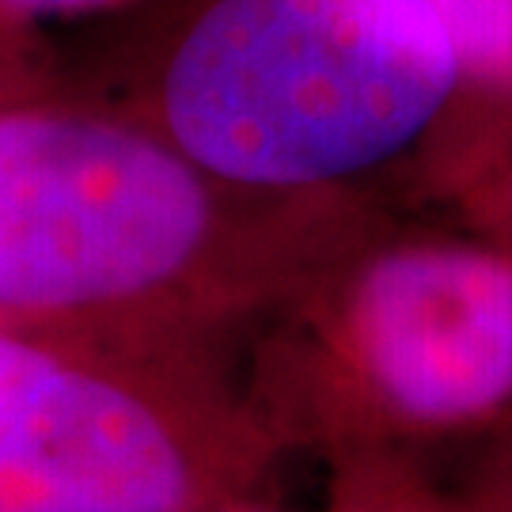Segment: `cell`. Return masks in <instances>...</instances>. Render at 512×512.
<instances>
[{
    "mask_svg": "<svg viewBox=\"0 0 512 512\" xmlns=\"http://www.w3.org/2000/svg\"><path fill=\"white\" fill-rule=\"evenodd\" d=\"M463 92L429 0H198L152 76V126L258 194L410 179Z\"/></svg>",
    "mask_w": 512,
    "mask_h": 512,
    "instance_id": "obj_1",
    "label": "cell"
},
{
    "mask_svg": "<svg viewBox=\"0 0 512 512\" xmlns=\"http://www.w3.org/2000/svg\"><path fill=\"white\" fill-rule=\"evenodd\" d=\"M232 186L156 126L92 114H0V308L239 304L293 293L380 205L308 198L243 220Z\"/></svg>",
    "mask_w": 512,
    "mask_h": 512,
    "instance_id": "obj_2",
    "label": "cell"
},
{
    "mask_svg": "<svg viewBox=\"0 0 512 512\" xmlns=\"http://www.w3.org/2000/svg\"><path fill=\"white\" fill-rule=\"evenodd\" d=\"M311 414L353 467L429 459L512 414V255L387 209L293 289Z\"/></svg>",
    "mask_w": 512,
    "mask_h": 512,
    "instance_id": "obj_3",
    "label": "cell"
},
{
    "mask_svg": "<svg viewBox=\"0 0 512 512\" xmlns=\"http://www.w3.org/2000/svg\"><path fill=\"white\" fill-rule=\"evenodd\" d=\"M209 463L167 410L0 338V512H190Z\"/></svg>",
    "mask_w": 512,
    "mask_h": 512,
    "instance_id": "obj_4",
    "label": "cell"
},
{
    "mask_svg": "<svg viewBox=\"0 0 512 512\" xmlns=\"http://www.w3.org/2000/svg\"><path fill=\"white\" fill-rule=\"evenodd\" d=\"M346 512H463L456 490L433 478L429 459L353 467Z\"/></svg>",
    "mask_w": 512,
    "mask_h": 512,
    "instance_id": "obj_5",
    "label": "cell"
},
{
    "mask_svg": "<svg viewBox=\"0 0 512 512\" xmlns=\"http://www.w3.org/2000/svg\"><path fill=\"white\" fill-rule=\"evenodd\" d=\"M440 209L512 255V148L501 160L471 175Z\"/></svg>",
    "mask_w": 512,
    "mask_h": 512,
    "instance_id": "obj_6",
    "label": "cell"
},
{
    "mask_svg": "<svg viewBox=\"0 0 512 512\" xmlns=\"http://www.w3.org/2000/svg\"><path fill=\"white\" fill-rule=\"evenodd\" d=\"M463 452V463L448 486L456 490L463 512H512V444L475 440Z\"/></svg>",
    "mask_w": 512,
    "mask_h": 512,
    "instance_id": "obj_7",
    "label": "cell"
},
{
    "mask_svg": "<svg viewBox=\"0 0 512 512\" xmlns=\"http://www.w3.org/2000/svg\"><path fill=\"white\" fill-rule=\"evenodd\" d=\"M0 4L23 16H50V12H92V8L118 4V0H0Z\"/></svg>",
    "mask_w": 512,
    "mask_h": 512,
    "instance_id": "obj_8",
    "label": "cell"
},
{
    "mask_svg": "<svg viewBox=\"0 0 512 512\" xmlns=\"http://www.w3.org/2000/svg\"><path fill=\"white\" fill-rule=\"evenodd\" d=\"M482 440H501V444H512V414L501 421V425H497L490 437H482Z\"/></svg>",
    "mask_w": 512,
    "mask_h": 512,
    "instance_id": "obj_9",
    "label": "cell"
},
{
    "mask_svg": "<svg viewBox=\"0 0 512 512\" xmlns=\"http://www.w3.org/2000/svg\"><path fill=\"white\" fill-rule=\"evenodd\" d=\"M509 148H512V126H509V133H505V145H501V152H497L494 160H501V156H505V152H509ZM494 160H490V164H494ZM490 164H486V167H490ZM475 175H478V171H475Z\"/></svg>",
    "mask_w": 512,
    "mask_h": 512,
    "instance_id": "obj_10",
    "label": "cell"
}]
</instances>
